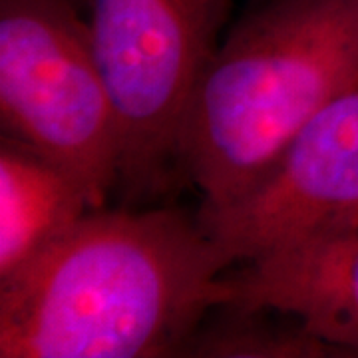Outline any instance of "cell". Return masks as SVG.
I'll return each mask as SVG.
<instances>
[{
	"instance_id": "4",
	"label": "cell",
	"mask_w": 358,
	"mask_h": 358,
	"mask_svg": "<svg viewBox=\"0 0 358 358\" xmlns=\"http://www.w3.org/2000/svg\"><path fill=\"white\" fill-rule=\"evenodd\" d=\"M233 0H86L96 60L122 140L120 185L166 187L178 171L181 117L221 44Z\"/></svg>"
},
{
	"instance_id": "2",
	"label": "cell",
	"mask_w": 358,
	"mask_h": 358,
	"mask_svg": "<svg viewBox=\"0 0 358 358\" xmlns=\"http://www.w3.org/2000/svg\"><path fill=\"white\" fill-rule=\"evenodd\" d=\"M358 86V0H259L223 36L178 134L201 207L243 195L322 108Z\"/></svg>"
},
{
	"instance_id": "8",
	"label": "cell",
	"mask_w": 358,
	"mask_h": 358,
	"mask_svg": "<svg viewBox=\"0 0 358 358\" xmlns=\"http://www.w3.org/2000/svg\"><path fill=\"white\" fill-rule=\"evenodd\" d=\"M179 357L329 358L341 352L301 320L279 310L227 303L201 320Z\"/></svg>"
},
{
	"instance_id": "1",
	"label": "cell",
	"mask_w": 358,
	"mask_h": 358,
	"mask_svg": "<svg viewBox=\"0 0 358 358\" xmlns=\"http://www.w3.org/2000/svg\"><path fill=\"white\" fill-rule=\"evenodd\" d=\"M233 268L197 213L90 209L0 279V358L179 357Z\"/></svg>"
},
{
	"instance_id": "3",
	"label": "cell",
	"mask_w": 358,
	"mask_h": 358,
	"mask_svg": "<svg viewBox=\"0 0 358 358\" xmlns=\"http://www.w3.org/2000/svg\"><path fill=\"white\" fill-rule=\"evenodd\" d=\"M0 120L106 207L120 185V124L78 2L0 0Z\"/></svg>"
},
{
	"instance_id": "10",
	"label": "cell",
	"mask_w": 358,
	"mask_h": 358,
	"mask_svg": "<svg viewBox=\"0 0 358 358\" xmlns=\"http://www.w3.org/2000/svg\"><path fill=\"white\" fill-rule=\"evenodd\" d=\"M257 2H259V0H257Z\"/></svg>"
},
{
	"instance_id": "7",
	"label": "cell",
	"mask_w": 358,
	"mask_h": 358,
	"mask_svg": "<svg viewBox=\"0 0 358 358\" xmlns=\"http://www.w3.org/2000/svg\"><path fill=\"white\" fill-rule=\"evenodd\" d=\"M94 209L82 183L10 136L0 141V279L34 261Z\"/></svg>"
},
{
	"instance_id": "6",
	"label": "cell",
	"mask_w": 358,
	"mask_h": 358,
	"mask_svg": "<svg viewBox=\"0 0 358 358\" xmlns=\"http://www.w3.org/2000/svg\"><path fill=\"white\" fill-rule=\"evenodd\" d=\"M235 303L301 320L341 352L358 357V233L305 255L239 265Z\"/></svg>"
},
{
	"instance_id": "5",
	"label": "cell",
	"mask_w": 358,
	"mask_h": 358,
	"mask_svg": "<svg viewBox=\"0 0 358 358\" xmlns=\"http://www.w3.org/2000/svg\"><path fill=\"white\" fill-rule=\"evenodd\" d=\"M233 267L305 255L358 233V86L322 108L237 199L199 207Z\"/></svg>"
},
{
	"instance_id": "9",
	"label": "cell",
	"mask_w": 358,
	"mask_h": 358,
	"mask_svg": "<svg viewBox=\"0 0 358 358\" xmlns=\"http://www.w3.org/2000/svg\"><path fill=\"white\" fill-rule=\"evenodd\" d=\"M74 2H78L80 6H82V4H86V0H74Z\"/></svg>"
}]
</instances>
